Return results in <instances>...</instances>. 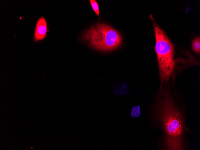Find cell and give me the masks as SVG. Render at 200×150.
I'll return each instance as SVG.
<instances>
[{
  "instance_id": "obj_3",
  "label": "cell",
  "mask_w": 200,
  "mask_h": 150,
  "mask_svg": "<svg viewBox=\"0 0 200 150\" xmlns=\"http://www.w3.org/2000/svg\"><path fill=\"white\" fill-rule=\"evenodd\" d=\"M83 39L93 48L108 52L117 48L122 43V37L116 29L104 23H98L86 31Z\"/></svg>"
},
{
  "instance_id": "obj_6",
  "label": "cell",
  "mask_w": 200,
  "mask_h": 150,
  "mask_svg": "<svg viewBox=\"0 0 200 150\" xmlns=\"http://www.w3.org/2000/svg\"><path fill=\"white\" fill-rule=\"evenodd\" d=\"M140 115V108L139 106H135L132 108L131 111V115L132 117H138Z\"/></svg>"
},
{
  "instance_id": "obj_4",
  "label": "cell",
  "mask_w": 200,
  "mask_h": 150,
  "mask_svg": "<svg viewBox=\"0 0 200 150\" xmlns=\"http://www.w3.org/2000/svg\"><path fill=\"white\" fill-rule=\"evenodd\" d=\"M47 31V22L43 17L37 20L34 34V38L36 41L42 40L46 37Z\"/></svg>"
},
{
  "instance_id": "obj_7",
  "label": "cell",
  "mask_w": 200,
  "mask_h": 150,
  "mask_svg": "<svg viewBox=\"0 0 200 150\" xmlns=\"http://www.w3.org/2000/svg\"><path fill=\"white\" fill-rule=\"evenodd\" d=\"M90 1L94 11L98 16H99V11L98 3L95 0H90Z\"/></svg>"
},
{
  "instance_id": "obj_5",
  "label": "cell",
  "mask_w": 200,
  "mask_h": 150,
  "mask_svg": "<svg viewBox=\"0 0 200 150\" xmlns=\"http://www.w3.org/2000/svg\"><path fill=\"white\" fill-rule=\"evenodd\" d=\"M192 47L193 51L196 53L200 54V38L198 37L195 38L193 40Z\"/></svg>"
},
{
  "instance_id": "obj_1",
  "label": "cell",
  "mask_w": 200,
  "mask_h": 150,
  "mask_svg": "<svg viewBox=\"0 0 200 150\" xmlns=\"http://www.w3.org/2000/svg\"><path fill=\"white\" fill-rule=\"evenodd\" d=\"M160 94L157 114L163 147L167 150H185V134L189 130L185 114L167 90H162Z\"/></svg>"
},
{
  "instance_id": "obj_2",
  "label": "cell",
  "mask_w": 200,
  "mask_h": 150,
  "mask_svg": "<svg viewBox=\"0 0 200 150\" xmlns=\"http://www.w3.org/2000/svg\"><path fill=\"white\" fill-rule=\"evenodd\" d=\"M154 31L156 44L155 51L159 65L160 86L164 82L169 81L174 71L176 60L174 59V50L173 44L163 30L151 16Z\"/></svg>"
}]
</instances>
